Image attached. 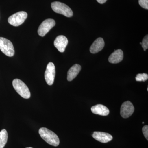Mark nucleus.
<instances>
[{
  "label": "nucleus",
  "instance_id": "1",
  "mask_svg": "<svg viewBox=\"0 0 148 148\" xmlns=\"http://www.w3.org/2000/svg\"><path fill=\"white\" fill-rule=\"evenodd\" d=\"M40 136L46 143L51 145L57 147L60 143L59 138L54 132L45 127H41L39 130Z\"/></svg>",
  "mask_w": 148,
  "mask_h": 148
},
{
  "label": "nucleus",
  "instance_id": "2",
  "mask_svg": "<svg viewBox=\"0 0 148 148\" xmlns=\"http://www.w3.org/2000/svg\"><path fill=\"white\" fill-rule=\"evenodd\" d=\"M12 85L16 92L22 98L29 99L31 97V92L26 84L21 80L16 79L13 80Z\"/></svg>",
  "mask_w": 148,
  "mask_h": 148
},
{
  "label": "nucleus",
  "instance_id": "3",
  "mask_svg": "<svg viewBox=\"0 0 148 148\" xmlns=\"http://www.w3.org/2000/svg\"><path fill=\"white\" fill-rule=\"evenodd\" d=\"M51 8L56 13L60 14L68 17L73 16V12L71 8L64 3L55 1L51 3Z\"/></svg>",
  "mask_w": 148,
  "mask_h": 148
},
{
  "label": "nucleus",
  "instance_id": "4",
  "mask_svg": "<svg viewBox=\"0 0 148 148\" xmlns=\"http://www.w3.org/2000/svg\"><path fill=\"white\" fill-rule=\"evenodd\" d=\"M0 50L9 57L14 55V47L12 43L9 40L3 37H0Z\"/></svg>",
  "mask_w": 148,
  "mask_h": 148
},
{
  "label": "nucleus",
  "instance_id": "5",
  "mask_svg": "<svg viewBox=\"0 0 148 148\" xmlns=\"http://www.w3.org/2000/svg\"><path fill=\"white\" fill-rule=\"evenodd\" d=\"M27 16L28 14L26 12H18L9 17L8 23L14 27H18L24 23Z\"/></svg>",
  "mask_w": 148,
  "mask_h": 148
},
{
  "label": "nucleus",
  "instance_id": "6",
  "mask_svg": "<svg viewBox=\"0 0 148 148\" xmlns=\"http://www.w3.org/2000/svg\"><path fill=\"white\" fill-rule=\"evenodd\" d=\"M55 20L51 18L46 19L40 25L38 29V34L40 36L44 37L48 32L55 26Z\"/></svg>",
  "mask_w": 148,
  "mask_h": 148
},
{
  "label": "nucleus",
  "instance_id": "7",
  "mask_svg": "<svg viewBox=\"0 0 148 148\" xmlns=\"http://www.w3.org/2000/svg\"><path fill=\"white\" fill-rule=\"evenodd\" d=\"M56 74L55 66L52 62H49L47 66L45 78L49 85H52L54 82Z\"/></svg>",
  "mask_w": 148,
  "mask_h": 148
},
{
  "label": "nucleus",
  "instance_id": "8",
  "mask_svg": "<svg viewBox=\"0 0 148 148\" xmlns=\"http://www.w3.org/2000/svg\"><path fill=\"white\" fill-rule=\"evenodd\" d=\"M134 106L130 101H127L123 103L121 108L120 113L123 118H127L131 116L134 112Z\"/></svg>",
  "mask_w": 148,
  "mask_h": 148
},
{
  "label": "nucleus",
  "instance_id": "9",
  "mask_svg": "<svg viewBox=\"0 0 148 148\" xmlns=\"http://www.w3.org/2000/svg\"><path fill=\"white\" fill-rule=\"evenodd\" d=\"M68 40L67 38L64 36H58L56 37L54 41V46L60 52H64L68 45Z\"/></svg>",
  "mask_w": 148,
  "mask_h": 148
},
{
  "label": "nucleus",
  "instance_id": "10",
  "mask_svg": "<svg viewBox=\"0 0 148 148\" xmlns=\"http://www.w3.org/2000/svg\"><path fill=\"white\" fill-rule=\"evenodd\" d=\"M92 136L95 140L104 143H108L113 139L112 136L110 134L104 132L95 131L93 132Z\"/></svg>",
  "mask_w": 148,
  "mask_h": 148
},
{
  "label": "nucleus",
  "instance_id": "11",
  "mask_svg": "<svg viewBox=\"0 0 148 148\" xmlns=\"http://www.w3.org/2000/svg\"><path fill=\"white\" fill-rule=\"evenodd\" d=\"M105 46L104 40L102 38H99L95 40L90 48V53H98L103 49Z\"/></svg>",
  "mask_w": 148,
  "mask_h": 148
},
{
  "label": "nucleus",
  "instance_id": "12",
  "mask_svg": "<svg viewBox=\"0 0 148 148\" xmlns=\"http://www.w3.org/2000/svg\"><path fill=\"white\" fill-rule=\"evenodd\" d=\"M91 110L93 114L103 116H108L110 113V110L108 108L101 104L92 106Z\"/></svg>",
  "mask_w": 148,
  "mask_h": 148
},
{
  "label": "nucleus",
  "instance_id": "13",
  "mask_svg": "<svg viewBox=\"0 0 148 148\" xmlns=\"http://www.w3.org/2000/svg\"><path fill=\"white\" fill-rule=\"evenodd\" d=\"M123 58V51L121 49H118L115 51L109 56L108 61L112 64H118L122 61Z\"/></svg>",
  "mask_w": 148,
  "mask_h": 148
},
{
  "label": "nucleus",
  "instance_id": "14",
  "mask_svg": "<svg viewBox=\"0 0 148 148\" xmlns=\"http://www.w3.org/2000/svg\"><path fill=\"white\" fill-rule=\"evenodd\" d=\"M81 70V66L77 64H75L70 68L67 74V79L69 81H71L79 73Z\"/></svg>",
  "mask_w": 148,
  "mask_h": 148
},
{
  "label": "nucleus",
  "instance_id": "15",
  "mask_svg": "<svg viewBox=\"0 0 148 148\" xmlns=\"http://www.w3.org/2000/svg\"><path fill=\"white\" fill-rule=\"evenodd\" d=\"M8 134L5 129H3L0 132V148H3L7 142Z\"/></svg>",
  "mask_w": 148,
  "mask_h": 148
},
{
  "label": "nucleus",
  "instance_id": "16",
  "mask_svg": "<svg viewBox=\"0 0 148 148\" xmlns=\"http://www.w3.org/2000/svg\"><path fill=\"white\" fill-rule=\"evenodd\" d=\"M148 75L146 73L138 74L135 77V79L138 82H145L148 80Z\"/></svg>",
  "mask_w": 148,
  "mask_h": 148
},
{
  "label": "nucleus",
  "instance_id": "17",
  "mask_svg": "<svg viewBox=\"0 0 148 148\" xmlns=\"http://www.w3.org/2000/svg\"><path fill=\"white\" fill-rule=\"evenodd\" d=\"M143 49L144 51H145L148 48V35H146L145 38H143V41H142V44Z\"/></svg>",
  "mask_w": 148,
  "mask_h": 148
},
{
  "label": "nucleus",
  "instance_id": "18",
  "mask_svg": "<svg viewBox=\"0 0 148 148\" xmlns=\"http://www.w3.org/2000/svg\"><path fill=\"white\" fill-rule=\"evenodd\" d=\"M139 3L143 8L148 9V0H139Z\"/></svg>",
  "mask_w": 148,
  "mask_h": 148
},
{
  "label": "nucleus",
  "instance_id": "19",
  "mask_svg": "<svg viewBox=\"0 0 148 148\" xmlns=\"http://www.w3.org/2000/svg\"><path fill=\"white\" fill-rule=\"evenodd\" d=\"M143 132L144 136L147 140H148V126L145 125L143 128Z\"/></svg>",
  "mask_w": 148,
  "mask_h": 148
},
{
  "label": "nucleus",
  "instance_id": "20",
  "mask_svg": "<svg viewBox=\"0 0 148 148\" xmlns=\"http://www.w3.org/2000/svg\"><path fill=\"white\" fill-rule=\"evenodd\" d=\"M99 3L103 4L106 2L107 0H96Z\"/></svg>",
  "mask_w": 148,
  "mask_h": 148
},
{
  "label": "nucleus",
  "instance_id": "21",
  "mask_svg": "<svg viewBox=\"0 0 148 148\" xmlns=\"http://www.w3.org/2000/svg\"><path fill=\"white\" fill-rule=\"evenodd\" d=\"M32 148V147H27V148Z\"/></svg>",
  "mask_w": 148,
  "mask_h": 148
},
{
  "label": "nucleus",
  "instance_id": "22",
  "mask_svg": "<svg viewBox=\"0 0 148 148\" xmlns=\"http://www.w3.org/2000/svg\"><path fill=\"white\" fill-rule=\"evenodd\" d=\"M140 45L142 44V42H140Z\"/></svg>",
  "mask_w": 148,
  "mask_h": 148
},
{
  "label": "nucleus",
  "instance_id": "23",
  "mask_svg": "<svg viewBox=\"0 0 148 148\" xmlns=\"http://www.w3.org/2000/svg\"><path fill=\"white\" fill-rule=\"evenodd\" d=\"M143 124H144V122H143Z\"/></svg>",
  "mask_w": 148,
  "mask_h": 148
}]
</instances>
